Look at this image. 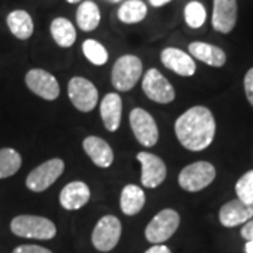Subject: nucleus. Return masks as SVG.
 Instances as JSON below:
<instances>
[{"mask_svg":"<svg viewBox=\"0 0 253 253\" xmlns=\"http://www.w3.org/2000/svg\"><path fill=\"white\" fill-rule=\"evenodd\" d=\"M215 120L212 113L203 106L184 111L174 123L176 136L186 149L199 152L208 148L215 136Z\"/></svg>","mask_w":253,"mask_h":253,"instance_id":"obj_1","label":"nucleus"},{"mask_svg":"<svg viewBox=\"0 0 253 253\" xmlns=\"http://www.w3.org/2000/svg\"><path fill=\"white\" fill-rule=\"evenodd\" d=\"M10 228L14 235L21 238L48 241L56 235V226L54 222L48 218L38 215H18L11 221Z\"/></svg>","mask_w":253,"mask_h":253,"instance_id":"obj_2","label":"nucleus"},{"mask_svg":"<svg viewBox=\"0 0 253 253\" xmlns=\"http://www.w3.org/2000/svg\"><path fill=\"white\" fill-rule=\"evenodd\" d=\"M142 75V62L135 55L120 56L111 71V83L120 91L134 89Z\"/></svg>","mask_w":253,"mask_h":253,"instance_id":"obj_3","label":"nucleus"},{"mask_svg":"<svg viewBox=\"0 0 253 253\" xmlns=\"http://www.w3.org/2000/svg\"><path fill=\"white\" fill-rule=\"evenodd\" d=\"M180 224V217L179 214L172 210L166 208L159 211L152 221L145 228V238L148 242L155 245H161L170 239L172 235L177 231Z\"/></svg>","mask_w":253,"mask_h":253,"instance_id":"obj_4","label":"nucleus"},{"mask_svg":"<svg viewBox=\"0 0 253 253\" xmlns=\"http://www.w3.org/2000/svg\"><path fill=\"white\" fill-rule=\"evenodd\" d=\"M215 179V168L208 162H196L183 168L179 184L183 190L196 193L206 189Z\"/></svg>","mask_w":253,"mask_h":253,"instance_id":"obj_5","label":"nucleus"},{"mask_svg":"<svg viewBox=\"0 0 253 253\" xmlns=\"http://www.w3.org/2000/svg\"><path fill=\"white\" fill-rule=\"evenodd\" d=\"M63 170H65V162L62 159L54 158L51 161H46L42 165L37 166L36 169L28 174L26 179V186L31 191L42 193L62 176Z\"/></svg>","mask_w":253,"mask_h":253,"instance_id":"obj_6","label":"nucleus"},{"mask_svg":"<svg viewBox=\"0 0 253 253\" xmlns=\"http://www.w3.org/2000/svg\"><path fill=\"white\" fill-rule=\"evenodd\" d=\"M121 236V222L114 215H104L99 219L96 224L93 234H91V242L93 246L100 252H110L117 246Z\"/></svg>","mask_w":253,"mask_h":253,"instance_id":"obj_7","label":"nucleus"},{"mask_svg":"<svg viewBox=\"0 0 253 253\" xmlns=\"http://www.w3.org/2000/svg\"><path fill=\"white\" fill-rule=\"evenodd\" d=\"M68 94L73 106L83 113L91 111L99 101V91L96 86L82 76H75L69 81Z\"/></svg>","mask_w":253,"mask_h":253,"instance_id":"obj_8","label":"nucleus"},{"mask_svg":"<svg viewBox=\"0 0 253 253\" xmlns=\"http://www.w3.org/2000/svg\"><path fill=\"white\" fill-rule=\"evenodd\" d=\"M129 126L136 141L144 146H154L159 139V129L154 117L144 109H134L129 114Z\"/></svg>","mask_w":253,"mask_h":253,"instance_id":"obj_9","label":"nucleus"},{"mask_svg":"<svg viewBox=\"0 0 253 253\" xmlns=\"http://www.w3.org/2000/svg\"><path fill=\"white\" fill-rule=\"evenodd\" d=\"M142 90L152 101H156L159 104L172 103L176 97V91L170 84V82L155 68L145 73L144 81H142Z\"/></svg>","mask_w":253,"mask_h":253,"instance_id":"obj_10","label":"nucleus"},{"mask_svg":"<svg viewBox=\"0 0 253 253\" xmlns=\"http://www.w3.org/2000/svg\"><path fill=\"white\" fill-rule=\"evenodd\" d=\"M136 159L141 163V183L146 189H155L161 186L166 179V165L162 159L155 154L139 152Z\"/></svg>","mask_w":253,"mask_h":253,"instance_id":"obj_11","label":"nucleus"},{"mask_svg":"<svg viewBox=\"0 0 253 253\" xmlns=\"http://www.w3.org/2000/svg\"><path fill=\"white\" fill-rule=\"evenodd\" d=\"M26 84L37 96L49 101L59 96V83L56 78L44 69H31L26 75Z\"/></svg>","mask_w":253,"mask_h":253,"instance_id":"obj_12","label":"nucleus"},{"mask_svg":"<svg viewBox=\"0 0 253 253\" xmlns=\"http://www.w3.org/2000/svg\"><path fill=\"white\" fill-rule=\"evenodd\" d=\"M238 4L236 0H214L212 10V27L218 33L228 34L236 24Z\"/></svg>","mask_w":253,"mask_h":253,"instance_id":"obj_13","label":"nucleus"},{"mask_svg":"<svg viewBox=\"0 0 253 253\" xmlns=\"http://www.w3.org/2000/svg\"><path fill=\"white\" fill-rule=\"evenodd\" d=\"M161 61L163 66H166L169 71L177 73L180 76H193L196 73L194 59L179 48L169 46L163 49L161 54Z\"/></svg>","mask_w":253,"mask_h":253,"instance_id":"obj_14","label":"nucleus"},{"mask_svg":"<svg viewBox=\"0 0 253 253\" xmlns=\"http://www.w3.org/2000/svg\"><path fill=\"white\" fill-rule=\"evenodd\" d=\"M253 217V204H245L239 199L231 200L219 210V222L226 228L248 222Z\"/></svg>","mask_w":253,"mask_h":253,"instance_id":"obj_15","label":"nucleus"},{"mask_svg":"<svg viewBox=\"0 0 253 253\" xmlns=\"http://www.w3.org/2000/svg\"><path fill=\"white\" fill-rule=\"evenodd\" d=\"M90 200V189L83 181L68 183L59 194V203L65 210H79L84 207Z\"/></svg>","mask_w":253,"mask_h":253,"instance_id":"obj_16","label":"nucleus"},{"mask_svg":"<svg viewBox=\"0 0 253 253\" xmlns=\"http://www.w3.org/2000/svg\"><path fill=\"white\" fill-rule=\"evenodd\" d=\"M83 149L91 159V162L101 169L110 168L114 162V152L109 142L99 136H87L83 141Z\"/></svg>","mask_w":253,"mask_h":253,"instance_id":"obj_17","label":"nucleus"},{"mask_svg":"<svg viewBox=\"0 0 253 253\" xmlns=\"http://www.w3.org/2000/svg\"><path fill=\"white\" fill-rule=\"evenodd\" d=\"M121 113H123V100L117 93H109L104 96L100 104V116L103 124L110 132L117 131L121 124Z\"/></svg>","mask_w":253,"mask_h":253,"instance_id":"obj_18","label":"nucleus"},{"mask_svg":"<svg viewBox=\"0 0 253 253\" xmlns=\"http://www.w3.org/2000/svg\"><path fill=\"white\" fill-rule=\"evenodd\" d=\"M190 55H193L194 58H197L201 62L207 63L210 66L219 68L222 66L226 61L225 52L215 45H211L207 42H191L189 45Z\"/></svg>","mask_w":253,"mask_h":253,"instance_id":"obj_19","label":"nucleus"},{"mask_svg":"<svg viewBox=\"0 0 253 253\" xmlns=\"http://www.w3.org/2000/svg\"><path fill=\"white\" fill-rule=\"evenodd\" d=\"M145 206V193L135 184H126L121 191L120 207L126 215H135Z\"/></svg>","mask_w":253,"mask_h":253,"instance_id":"obj_20","label":"nucleus"},{"mask_svg":"<svg viewBox=\"0 0 253 253\" xmlns=\"http://www.w3.org/2000/svg\"><path fill=\"white\" fill-rule=\"evenodd\" d=\"M7 26L18 40H28L34 33L33 18L26 10H14L7 16Z\"/></svg>","mask_w":253,"mask_h":253,"instance_id":"obj_21","label":"nucleus"},{"mask_svg":"<svg viewBox=\"0 0 253 253\" xmlns=\"http://www.w3.org/2000/svg\"><path fill=\"white\" fill-rule=\"evenodd\" d=\"M100 10L99 6L91 1V0H84L76 11V23L81 30L83 31H93L99 27L100 24Z\"/></svg>","mask_w":253,"mask_h":253,"instance_id":"obj_22","label":"nucleus"},{"mask_svg":"<svg viewBox=\"0 0 253 253\" xmlns=\"http://www.w3.org/2000/svg\"><path fill=\"white\" fill-rule=\"evenodd\" d=\"M51 36L58 45L69 48L76 41V30L68 18L56 17L51 23Z\"/></svg>","mask_w":253,"mask_h":253,"instance_id":"obj_23","label":"nucleus"},{"mask_svg":"<svg viewBox=\"0 0 253 253\" xmlns=\"http://www.w3.org/2000/svg\"><path fill=\"white\" fill-rule=\"evenodd\" d=\"M146 13L148 9L142 0H126L120 6L117 16L126 24H135L146 17Z\"/></svg>","mask_w":253,"mask_h":253,"instance_id":"obj_24","label":"nucleus"},{"mask_svg":"<svg viewBox=\"0 0 253 253\" xmlns=\"http://www.w3.org/2000/svg\"><path fill=\"white\" fill-rule=\"evenodd\" d=\"M21 168V156L11 148L0 149V179H6L18 172Z\"/></svg>","mask_w":253,"mask_h":253,"instance_id":"obj_25","label":"nucleus"},{"mask_svg":"<svg viewBox=\"0 0 253 253\" xmlns=\"http://www.w3.org/2000/svg\"><path fill=\"white\" fill-rule=\"evenodd\" d=\"M82 51L84 56L87 58V61L93 65L101 66L109 61V52L104 46L100 44L96 40H86L82 44Z\"/></svg>","mask_w":253,"mask_h":253,"instance_id":"obj_26","label":"nucleus"},{"mask_svg":"<svg viewBox=\"0 0 253 253\" xmlns=\"http://www.w3.org/2000/svg\"><path fill=\"white\" fill-rule=\"evenodd\" d=\"M206 7L200 1H190L184 7V20L190 28H200L206 23Z\"/></svg>","mask_w":253,"mask_h":253,"instance_id":"obj_27","label":"nucleus"},{"mask_svg":"<svg viewBox=\"0 0 253 253\" xmlns=\"http://www.w3.org/2000/svg\"><path fill=\"white\" fill-rule=\"evenodd\" d=\"M238 199L245 204H253V170L246 172L235 186Z\"/></svg>","mask_w":253,"mask_h":253,"instance_id":"obj_28","label":"nucleus"},{"mask_svg":"<svg viewBox=\"0 0 253 253\" xmlns=\"http://www.w3.org/2000/svg\"><path fill=\"white\" fill-rule=\"evenodd\" d=\"M13 253H52L49 249L38 246V245H20Z\"/></svg>","mask_w":253,"mask_h":253,"instance_id":"obj_29","label":"nucleus"},{"mask_svg":"<svg viewBox=\"0 0 253 253\" xmlns=\"http://www.w3.org/2000/svg\"><path fill=\"white\" fill-rule=\"evenodd\" d=\"M245 86V93H246V97L249 100V103L253 106V68L249 69L246 76H245L244 81Z\"/></svg>","mask_w":253,"mask_h":253,"instance_id":"obj_30","label":"nucleus"},{"mask_svg":"<svg viewBox=\"0 0 253 253\" xmlns=\"http://www.w3.org/2000/svg\"><path fill=\"white\" fill-rule=\"evenodd\" d=\"M241 235L244 239H246V242L253 241V219H249L248 222H245L242 231H241Z\"/></svg>","mask_w":253,"mask_h":253,"instance_id":"obj_31","label":"nucleus"},{"mask_svg":"<svg viewBox=\"0 0 253 253\" xmlns=\"http://www.w3.org/2000/svg\"><path fill=\"white\" fill-rule=\"evenodd\" d=\"M145 253H172L170 252V249L168 248V246H165V245H155L152 248H149L148 251Z\"/></svg>","mask_w":253,"mask_h":253,"instance_id":"obj_32","label":"nucleus"},{"mask_svg":"<svg viewBox=\"0 0 253 253\" xmlns=\"http://www.w3.org/2000/svg\"><path fill=\"white\" fill-rule=\"evenodd\" d=\"M170 1H172V0H149V3H151L154 7H162V6L170 3Z\"/></svg>","mask_w":253,"mask_h":253,"instance_id":"obj_33","label":"nucleus"},{"mask_svg":"<svg viewBox=\"0 0 253 253\" xmlns=\"http://www.w3.org/2000/svg\"><path fill=\"white\" fill-rule=\"evenodd\" d=\"M245 252H246V253H253V241H249V242H246V245H245Z\"/></svg>","mask_w":253,"mask_h":253,"instance_id":"obj_34","label":"nucleus"},{"mask_svg":"<svg viewBox=\"0 0 253 253\" xmlns=\"http://www.w3.org/2000/svg\"><path fill=\"white\" fill-rule=\"evenodd\" d=\"M66 1H68V3H79V1H82V0H66Z\"/></svg>","mask_w":253,"mask_h":253,"instance_id":"obj_35","label":"nucleus"},{"mask_svg":"<svg viewBox=\"0 0 253 253\" xmlns=\"http://www.w3.org/2000/svg\"><path fill=\"white\" fill-rule=\"evenodd\" d=\"M110 3H120V1H123V0H107Z\"/></svg>","mask_w":253,"mask_h":253,"instance_id":"obj_36","label":"nucleus"}]
</instances>
